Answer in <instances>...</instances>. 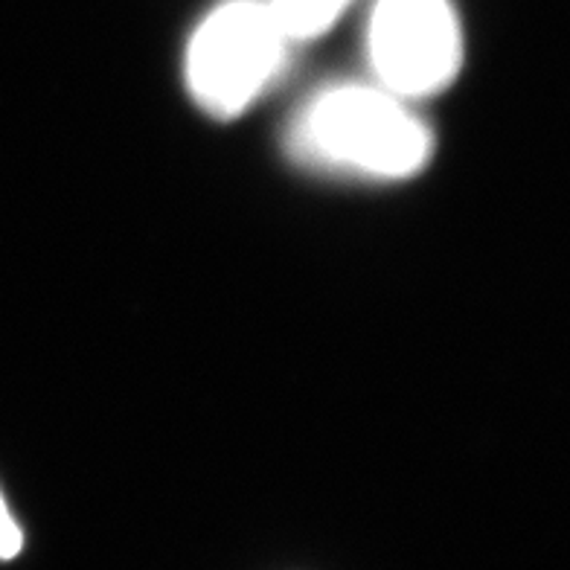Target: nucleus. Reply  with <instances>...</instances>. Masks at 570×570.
I'll list each match as a JSON object with an SVG mask.
<instances>
[{
  "label": "nucleus",
  "instance_id": "f257e3e1",
  "mask_svg": "<svg viewBox=\"0 0 570 570\" xmlns=\"http://www.w3.org/2000/svg\"><path fill=\"white\" fill-rule=\"evenodd\" d=\"M411 106L375 82L332 85L297 111L288 149L321 173L407 180L434 158V135Z\"/></svg>",
  "mask_w": 570,
  "mask_h": 570
},
{
  "label": "nucleus",
  "instance_id": "f03ea898",
  "mask_svg": "<svg viewBox=\"0 0 570 570\" xmlns=\"http://www.w3.org/2000/svg\"><path fill=\"white\" fill-rule=\"evenodd\" d=\"M292 47L265 0H227L189 38L187 90L204 114L236 120L277 82Z\"/></svg>",
  "mask_w": 570,
  "mask_h": 570
},
{
  "label": "nucleus",
  "instance_id": "7ed1b4c3",
  "mask_svg": "<svg viewBox=\"0 0 570 570\" xmlns=\"http://www.w3.org/2000/svg\"><path fill=\"white\" fill-rule=\"evenodd\" d=\"M367 59L375 85L407 102L443 94L463 68V30L451 0H375Z\"/></svg>",
  "mask_w": 570,
  "mask_h": 570
},
{
  "label": "nucleus",
  "instance_id": "20e7f679",
  "mask_svg": "<svg viewBox=\"0 0 570 570\" xmlns=\"http://www.w3.org/2000/svg\"><path fill=\"white\" fill-rule=\"evenodd\" d=\"M292 45L315 41L332 30L353 0H265Z\"/></svg>",
  "mask_w": 570,
  "mask_h": 570
},
{
  "label": "nucleus",
  "instance_id": "39448f33",
  "mask_svg": "<svg viewBox=\"0 0 570 570\" xmlns=\"http://www.w3.org/2000/svg\"><path fill=\"white\" fill-rule=\"evenodd\" d=\"M23 548V533L0 495V559H16Z\"/></svg>",
  "mask_w": 570,
  "mask_h": 570
}]
</instances>
